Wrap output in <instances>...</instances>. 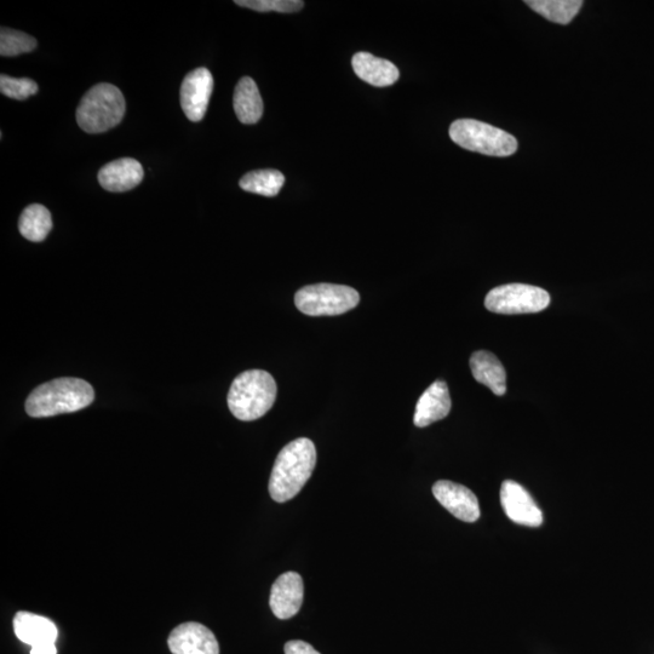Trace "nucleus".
<instances>
[{"mask_svg":"<svg viewBox=\"0 0 654 654\" xmlns=\"http://www.w3.org/2000/svg\"><path fill=\"white\" fill-rule=\"evenodd\" d=\"M317 466V450L312 440L291 441L279 452L269 479V493L275 502L284 503L296 497L311 479Z\"/></svg>","mask_w":654,"mask_h":654,"instance_id":"1","label":"nucleus"},{"mask_svg":"<svg viewBox=\"0 0 654 654\" xmlns=\"http://www.w3.org/2000/svg\"><path fill=\"white\" fill-rule=\"evenodd\" d=\"M94 388L80 378L63 377L34 389L26 401V412L33 418L72 413L93 404Z\"/></svg>","mask_w":654,"mask_h":654,"instance_id":"2","label":"nucleus"},{"mask_svg":"<svg viewBox=\"0 0 654 654\" xmlns=\"http://www.w3.org/2000/svg\"><path fill=\"white\" fill-rule=\"evenodd\" d=\"M277 383L271 374L250 370L240 374L228 393V407L240 421H256L272 409L277 399Z\"/></svg>","mask_w":654,"mask_h":654,"instance_id":"3","label":"nucleus"},{"mask_svg":"<svg viewBox=\"0 0 654 654\" xmlns=\"http://www.w3.org/2000/svg\"><path fill=\"white\" fill-rule=\"evenodd\" d=\"M125 99L117 86L101 83L91 88L77 108V123L88 134L116 128L125 114Z\"/></svg>","mask_w":654,"mask_h":654,"instance_id":"4","label":"nucleus"},{"mask_svg":"<svg viewBox=\"0 0 654 654\" xmlns=\"http://www.w3.org/2000/svg\"><path fill=\"white\" fill-rule=\"evenodd\" d=\"M450 137L467 151L491 157H509L518 149L513 135L474 119H458L450 126Z\"/></svg>","mask_w":654,"mask_h":654,"instance_id":"5","label":"nucleus"},{"mask_svg":"<svg viewBox=\"0 0 654 654\" xmlns=\"http://www.w3.org/2000/svg\"><path fill=\"white\" fill-rule=\"evenodd\" d=\"M360 302L359 292L346 285L315 284L297 291L298 311L309 317H332L352 311Z\"/></svg>","mask_w":654,"mask_h":654,"instance_id":"6","label":"nucleus"},{"mask_svg":"<svg viewBox=\"0 0 654 654\" xmlns=\"http://www.w3.org/2000/svg\"><path fill=\"white\" fill-rule=\"evenodd\" d=\"M549 303L548 292L537 286L508 284L491 290L485 307L492 313L515 315L542 312Z\"/></svg>","mask_w":654,"mask_h":654,"instance_id":"7","label":"nucleus"},{"mask_svg":"<svg viewBox=\"0 0 654 654\" xmlns=\"http://www.w3.org/2000/svg\"><path fill=\"white\" fill-rule=\"evenodd\" d=\"M214 90V78L206 68L189 72L181 85V106L191 122L203 120Z\"/></svg>","mask_w":654,"mask_h":654,"instance_id":"8","label":"nucleus"},{"mask_svg":"<svg viewBox=\"0 0 654 654\" xmlns=\"http://www.w3.org/2000/svg\"><path fill=\"white\" fill-rule=\"evenodd\" d=\"M501 503L504 513L515 524L538 527L543 524V513L525 487L513 480L504 481L501 487Z\"/></svg>","mask_w":654,"mask_h":654,"instance_id":"9","label":"nucleus"},{"mask_svg":"<svg viewBox=\"0 0 654 654\" xmlns=\"http://www.w3.org/2000/svg\"><path fill=\"white\" fill-rule=\"evenodd\" d=\"M168 645L172 654H220L215 634L197 622L183 623L172 630Z\"/></svg>","mask_w":654,"mask_h":654,"instance_id":"10","label":"nucleus"},{"mask_svg":"<svg viewBox=\"0 0 654 654\" xmlns=\"http://www.w3.org/2000/svg\"><path fill=\"white\" fill-rule=\"evenodd\" d=\"M433 495L457 519L475 522L480 518L478 497L466 486L441 480L433 486Z\"/></svg>","mask_w":654,"mask_h":654,"instance_id":"11","label":"nucleus"},{"mask_svg":"<svg viewBox=\"0 0 654 654\" xmlns=\"http://www.w3.org/2000/svg\"><path fill=\"white\" fill-rule=\"evenodd\" d=\"M304 595L302 577L296 572H286L274 582L271 592V605L274 616L290 619L301 610Z\"/></svg>","mask_w":654,"mask_h":654,"instance_id":"12","label":"nucleus"},{"mask_svg":"<svg viewBox=\"0 0 654 654\" xmlns=\"http://www.w3.org/2000/svg\"><path fill=\"white\" fill-rule=\"evenodd\" d=\"M142 165L133 158H122L108 163L99 172V182L108 192L131 191L143 180Z\"/></svg>","mask_w":654,"mask_h":654,"instance_id":"13","label":"nucleus"},{"mask_svg":"<svg viewBox=\"0 0 654 654\" xmlns=\"http://www.w3.org/2000/svg\"><path fill=\"white\" fill-rule=\"evenodd\" d=\"M451 406L449 387L444 381H436L418 400L413 422L417 427H428L430 424L444 420L449 415Z\"/></svg>","mask_w":654,"mask_h":654,"instance_id":"14","label":"nucleus"},{"mask_svg":"<svg viewBox=\"0 0 654 654\" xmlns=\"http://www.w3.org/2000/svg\"><path fill=\"white\" fill-rule=\"evenodd\" d=\"M14 631L17 639L32 647L55 644L59 638V630L51 619L26 611L16 613Z\"/></svg>","mask_w":654,"mask_h":654,"instance_id":"15","label":"nucleus"},{"mask_svg":"<svg viewBox=\"0 0 654 654\" xmlns=\"http://www.w3.org/2000/svg\"><path fill=\"white\" fill-rule=\"evenodd\" d=\"M352 66L355 74L365 83L384 88L398 82L400 72L394 63L380 59L369 53L353 56Z\"/></svg>","mask_w":654,"mask_h":654,"instance_id":"16","label":"nucleus"},{"mask_svg":"<svg viewBox=\"0 0 654 654\" xmlns=\"http://www.w3.org/2000/svg\"><path fill=\"white\" fill-rule=\"evenodd\" d=\"M470 369L476 381L489 387L493 394L502 397L507 392L506 370L495 354L475 352L470 358Z\"/></svg>","mask_w":654,"mask_h":654,"instance_id":"17","label":"nucleus"},{"mask_svg":"<svg viewBox=\"0 0 654 654\" xmlns=\"http://www.w3.org/2000/svg\"><path fill=\"white\" fill-rule=\"evenodd\" d=\"M233 106L243 124H256L262 118L263 101L255 80L244 77L235 86Z\"/></svg>","mask_w":654,"mask_h":654,"instance_id":"18","label":"nucleus"},{"mask_svg":"<svg viewBox=\"0 0 654 654\" xmlns=\"http://www.w3.org/2000/svg\"><path fill=\"white\" fill-rule=\"evenodd\" d=\"M51 228H53V218L45 206L33 204L22 211L19 220L20 233L30 242H43L47 239Z\"/></svg>","mask_w":654,"mask_h":654,"instance_id":"19","label":"nucleus"},{"mask_svg":"<svg viewBox=\"0 0 654 654\" xmlns=\"http://www.w3.org/2000/svg\"><path fill=\"white\" fill-rule=\"evenodd\" d=\"M527 5L545 19L559 25H569L582 9V0H529Z\"/></svg>","mask_w":654,"mask_h":654,"instance_id":"20","label":"nucleus"},{"mask_svg":"<svg viewBox=\"0 0 654 654\" xmlns=\"http://www.w3.org/2000/svg\"><path fill=\"white\" fill-rule=\"evenodd\" d=\"M285 176L278 170H255L248 172L239 182L240 188L245 192L275 197L283 188Z\"/></svg>","mask_w":654,"mask_h":654,"instance_id":"21","label":"nucleus"},{"mask_svg":"<svg viewBox=\"0 0 654 654\" xmlns=\"http://www.w3.org/2000/svg\"><path fill=\"white\" fill-rule=\"evenodd\" d=\"M37 48V40L27 33L2 27L0 30V55L4 57L31 53Z\"/></svg>","mask_w":654,"mask_h":654,"instance_id":"22","label":"nucleus"},{"mask_svg":"<svg viewBox=\"0 0 654 654\" xmlns=\"http://www.w3.org/2000/svg\"><path fill=\"white\" fill-rule=\"evenodd\" d=\"M0 91L10 99L24 101L38 93V85L32 79L14 78L2 74L0 76Z\"/></svg>","mask_w":654,"mask_h":654,"instance_id":"23","label":"nucleus"},{"mask_svg":"<svg viewBox=\"0 0 654 654\" xmlns=\"http://www.w3.org/2000/svg\"><path fill=\"white\" fill-rule=\"evenodd\" d=\"M239 7L248 8L260 13L277 11V13H297L304 7L302 0H237Z\"/></svg>","mask_w":654,"mask_h":654,"instance_id":"24","label":"nucleus"},{"mask_svg":"<svg viewBox=\"0 0 654 654\" xmlns=\"http://www.w3.org/2000/svg\"><path fill=\"white\" fill-rule=\"evenodd\" d=\"M285 654H320L315 648L301 640L289 641L285 645Z\"/></svg>","mask_w":654,"mask_h":654,"instance_id":"25","label":"nucleus"},{"mask_svg":"<svg viewBox=\"0 0 654 654\" xmlns=\"http://www.w3.org/2000/svg\"><path fill=\"white\" fill-rule=\"evenodd\" d=\"M31 654H57L55 644H45L32 647Z\"/></svg>","mask_w":654,"mask_h":654,"instance_id":"26","label":"nucleus"}]
</instances>
